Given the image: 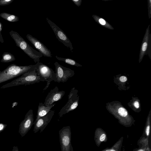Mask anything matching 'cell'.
<instances>
[{"instance_id": "cell-27", "label": "cell", "mask_w": 151, "mask_h": 151, "mask_svg": "<svg viewBox=\"0 0 151 151\" xmlns=\"http://www.w3.org/2000/svg\"><path fill=\"white\" fill-rule=\"evenodd\" d=\"M72 1L78 6H80L81 3V0H71Z\"/></svg>"}, {"instance_id": "cell-31", "label": "cell", "mask_w": 151, "mask_h": 151, "mask_svg": "<svg viewBox=\"0 0 151 151\" xmlns=\"http://www.w3.org/2000/svg\"><path fill=\"white\" fill-rule=\"evenodd\" d=\"M12 151H19L18 147L17 146H14Z\"/></svg>"}, {"instance_id": "cell-30", "label": "cell", "mask_w": 151, "mask_h": 151, "mask_svg": "<svg viewBox=\"0 0 151 151\" xmlns=\"http://www.w3.org/2000/svg\"><path fill=\"white\" fill-rule=\"evenodd\" d=\"M50 82H47V84L45 86V88L43 89V91L44 92L45 90H46L49 86L50 85Z\"/></svg>"}, {"instance_id": "cell-23", "label": "cell", "mask_w": 151, "mask_h": 151, "mask_svg": "<svg viewBox=\"0 0 151 151\" xmlns=\"http://www.w3.org/2000/svg\"><path fill=\"white\" fill-rule=\"evenodd\" d=\"M14 0H0V6L9 5Z\"/></svg>"}, {"instance_id": "cell-25", "label": "cell", "mask_w": 151, "mask_h": 151, "mask_svg": "<svg viewBox=\"0 0 151 151\" xmlns=\"http://www.w3.org/2000/svg\"><path fill=\"white\" fill-rule=\"evenodd\" d=\"M2 29V24L0 21V42L2 43H3L4 42V40L1 34V31Z\"/></svg>"}, {"instance_id": "cell-19", "label": "cell", "mask_w": 151, "mask_h": 151, "mask_svg": "<svg viewBox=\"0 0 151 151\" xmlns=\"http://www.w3.org/2000/svg\"><path fill=\"white\" fill-rule=\"evenodd\" d=\"M123 138L121 137L111 147H107L101 151H121Z\"/></svg>"}, {"instance_id": "cell-17", "label": "cell", "mask_w": 151, "mask_h": 151, "mask_svg": "<svg viewBox=\"0 0 151 151\" xmlns=\"http://www.w3.org/2000/svg\"><path fill=\"white\" fill-rule=\"evenodd\" d=\"M151 111V110L150 111L147 117L143 134L142 136V137L149 140L150 133Z\"/></svg>"}, {"instance_id": "cell-9", "label": "cell", "mask_w": 151, "mask_h": 151, "mask_svg": "<svg viewBox=\"0 0 151 151\" xmlns=\"http://www.w3.org/2000/svg\"><path fill=\"white\" fill-rule=\"evenodd\" d=\"M36 68L37 75L44 79L45 81L51 82L55 79V73L52 69L42 63L37 62Z\"/></svg>"}, {"instance_id": "cell-13", "label": "cell", "mask_w": 151, "mask_h": 151, "mask_svg": "<svg viewBox=\"0 0 151 151\" xmlns=\"http://www.w3.org/2000/svg\"><path fill=\"white\" fill-rule=\"evenodd\" d=\"M26 37L28 40L44 56L52 57L51 51L42 42L30 34H27Z\"/></svg>"}, {"instance_id": "cell-33", "label": "cell", "mask_w": 151, "mask_h": 151, "mask_svg": "<svg viewBox=\"0 0 151 151\" xmlns=\"http://www.w3.org/2000/svg\"><path fill=\"white\" fill-rule=\"evenodd\" d=\"M70 151H73V149L72 145H71L70 147Z\"/></svg>"}, {"instance_id": "cell-32", "label": "cell", "mask_w": 151, "mask_h": 151, "mask_svg": "<svg viewBox=\"0 0 151 151\" xmlns=\"http://www.w3.org/2000/svg\"><path fill=\"white\" fill-rule=\"evenodd\" d=\"M146 151H151V149L149 147V146H148L146 149Z\"/></svg>"}, {"instance_id": "cell-11", "label": "cell", "mask_w": 151, "mask_h": 151, "mask_svg": "<svg viewBox=\"0 0 151 151\" xmlns=\"http://www.w3.org/2000/svg\"><path fill=\"white\" fill-rule=\"evenodd\" d=\"M65 93L64 91H59L57 86L51 89L46 97L44 104L47 106L51 105L55 101L61 100Z\"/></svg>"}, {"instance_id": "cell-15", "label": "cell", "mask_w": 151, "mask_h": 151, "mask_svg": "<svg viewBox=\"0 0 151 151\" xmlns=\"http://www.w3.org/2000/svg\"><path fill=\"white\" fill-rule=\"evenodd\" d=\"M55 104L54 103L50 106H46L44 105V104L40 102L38 107L36 118L34 122V124L40 117L46 115Z\"/></svg>"}, {"instance_id": "cell-14", "label": "cell", "mask_w": 151, "mask_h": 151, "mask_svg": "<svg viewBox=\"0 0 151 151\" xmlns=\"http://www.w3.org/2000/svg\"><path fill=\"white\" fill-rule=\"evenodd\" d=\"M94 139L96 145L99 147L102 142H106L107 141V134L101 128H97L95 131Z\"/></svg>"}, {"instance_id": "cell-3", "label": "cell", "mask_w": 151, "mask_h": 151, "mask_svg": "<svg viewBox=\"0 0 151 151\" xmlns=\"http://www.w3.org/2000/svg\"><path fill=\"white\" fill-rule=\"evenodd\" d=\"M9 34L17 47L33 59L35 63L40 62V58L43 56L40 52L33 49L17 32L12 30Z\"/></svg>"}, {"instance_id": "cell-29", "label": "cell", "mask_w": 151, "mask_h": 151, "mask_svg": "<svg viewBox=\"0 0 151 151\" xmlns=\"http://www.w3.org/2000/svg\"><path fill=\"white\" fill-rule=\"evenodd\" d=\"M100 23L102 25H104L106 24L105 21L102 19H100L99 20Z\"/></svg>"}, {"instance_id": "cell-24", "label": "cell", "mask_w": 151, "mask_h": 151, "mask_svg": "<svg viewBox=\"0 0 151 151\" xmlns=\"http://www.w3.org/2000/svg\"><path fill=\"white\" fill-rule=\"evenodd\" d=\"M119 81L120 83H124L126 82L127 80V77L124 76H120L119 78Z\"/></svg>"}, {"instance_id": "cell-5", "label": "cell", "mask_w": 151, "mask_h": 151, "mask_svg": "<svg viewBox=\"0 0 151 151\" xmlns=\"http://www.w3.org/2000/svg\"><path fill=\"white\" fill-rule=\"evenodd\" d=\"M78 90L76 89L75 87L71 89L68 96V101L62 108L58 113L60 117L77 108L79 101V96L78 94Z\"/></svg>"}, {"instance_id": "cell-22", "label": "cell", "mask_w": 151, "mask_h": 151, "mask_svg": "<svg viewBox=\"0 0 151 151\" xmlns=\"http://www.w3.org/2000/svg\"><path fill=\"white\" fill-rule=\"evenodd\" d=\"M55 58L58 60L63 61L65 63L71 65L75 66L77 67H82V65L77 63L75 60L68 58H63L55 56Z\"/></svg>"}, {"instance_id": "cell-10", "label": "cell", "mask_w": 151, "mask_h": 151, "mask_svg": "<svg viewBox=\"0 0 151 151\" xmlns=\"http://www.w3.org/2000/svg\"><path fill=\"white\" fill-rule=\"evenodd\" d=\"M34 115L32 109H30L26 114L24 119L19 124V133L22 137L24 136L34 124Z\"/></svg>"}, {"instance_id": "cell-12", "label": "cell", "mask_w": 151, "mask_h": 151, "mask_svg": "<svg viewBox=\"0 0 151 151\" xmlns=\"http://www.w3.org/2000/svg\"><path fill=\"white\" fill-rule=\"evenodd\" d=\"M55 113V111L50 110L45 115L40 117L34 124L33 132L36 133L40 130L42 132L51 121Z\"/></svg>"}, {"instance_id": "cell-1", "label": "cell", "mask_w": 151, "mask_h": 151, "mask_svg": "<svg viewBox=\"0 0 151 151\" xmlns=\"http://www.w3.org/2000/svg\"><path fill=\"white\" fill-rule=\"evenodd\" d=\"M106 105L107 110L118 120L119 123L126 127L134 124L135 120L120 102L114 101Z\"/></svg>"}, {"instance_id": "cell-21", "label": "cell", "mask_w": 151, "mask_h": 151, "mask_svg": "<svg viewBox=\"0 0 151 151\" xmlns=\"http://www.w3.org/2000/svg\"><path fill=\"white\" fill-rule=\"evenodd\" d=\"M15 59L14 56L10 52H4L2 55L1 62L4 63H9L14 61Z\"/></svg>"}, {"instance_id": "cell-18", "label": "cell", "mask_w": 151, "mask_h": 151, "mask_svg": "<svg viewBox=\"0 0 151 151\" xmlns=\"http://www.w3.org/2000/svg\"><path fill=\"white\" fill-rule=\"evenodd\" d=\"M128 104L135 112H139L141 110L140 101L137 98L133 97Z\"/></svg>"}, {"instance_id": "cell-4", "label": "cell", "mask_w": 151, "mask_h": 151, "mask_svg": "<svg viewBox=\"0 0 151 151\" xmlns=\"http://www.w3.org/2000/svg\"><path fill=\"white\" fill-rule=\"evenodd\" d=\"M40 81H44L43 79L37 75L36 68L34 70L25 73L21 76L12 81L3 85L0 88L17 86L21 85H29L38 83Z\"/></svg>"}, {"instance_id": "cell-26", "label": "cell", "mask_w": 151, "mask_h": 151, "mask_svg": "<svg viewBox=\"0 0 151 151\" xmlns=\"http://www.w3.org/2000/svg\"><path fill=\"white\" fill-rule=\"evenodd\" d=\"M7 126L6 124L0 122V133L4 130Z\"/></svg>"}, {"instance_id": "cell-6", "label": "cell", "mask_w": 151, "mask_h": 151, "mask_svg": "<svg viewBox=\"0 0 151 151\" xmlns=\"http://www.w3.org/2000/svg\"><path fill=\"white\" fill-rule=\"evenodd\" d=\"M54 64L55 67L56 77L54 81L55 82L58 83L65 82L69 78L74 75L75 72L73 70L60 65L57 62Z\"/></svg>"}, {"instance_id": "cell-2", "label": "cell", "mask_w": 151, "mask_h": 151, "mask_svg": "<svg viewBox=\"0 0 151 151\" xmlns=\"http://www.w3.org/2000/svg\"><path fill=\"white\" fill-rule=\"evenodd\" d=\"M37 64L26 66L18 65L12 64L5 69L0 71V84L12 79L23 74L35 70Z\"/></svg>"}, {"instance_id": "cell-7", "label": "cell", "mask_w": 151, "mask_h": 151, "mask_svg": "<svg viewBox=\"0 0 151 151\" xmlns=\"http://www.w3.org/2000/svg\"><path fill=\"white\" fill-rule=\"evenodd\" d=\"M46 20L58 41L73 52V48L72 43L65 33L48 18L47 17Z\"/></svg>"}, {"instance_id": "cell-28", "label": "cell", "mask_w": 151, "mask_h": 151, "mask_svg": "<svg viewBox=\"0 0 151 151\" xmlns=\"http://www.w3.org/2000/svg\"><path fill=\"white\" fill-rule=\"evenodd\" d=\"M147 46V42H145L143 43L142 47V50L143 51L145 52L146 50Z\"/></svg>"}, {"instance_id": "cell-16", "label": "cell", "mask_w": 151, "mask_h": 151, "mask_svg": "<svg viewBox=\"0 0 151 151\" xmlns=\"http://www.w3.org/2000/svg\"><path fill=\"white\" fill-rule=\"evenodd\" d=\"M149 140L141 136L137 143L139 147L134 149L132 151H146L147 148L149 146Z\"/></svg>"}, {"instance_id": "cell-8", "label": "cell", "mask_w": 151, "mask_h": 151, "mask_svg": "<svg viewBox=\"0 0 151 151\" xmlns=\"http://www.w3.org/2000/svg\"><path fill=\"white\" fill-rule=\"evenodd\" d=\"M59 133L61 151H70L71 133L70 126L63 127Z\"/></svg>"}, {"instance_id": "cell-20", "label": "cell", "mask_w": 151, "mask_h": 151, "mask_svg": "<svg viewBox=\"0 0 151 151\" xmlns=\"http://www.w3.org/2000/svg\"><path fill=\"white\" fill-rule=\"evenodd\" d=\"M0 17L10 22H15L19 21V18L16 15L6 12L0 14Z\"/></svg>"}]
</instances>
